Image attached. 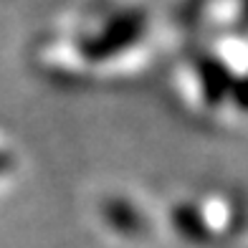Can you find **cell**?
I'll return each mask as SVG.
<instances>
[{
    "mask_svg": "<svg viewBox=\"0 0 248 248\" xmlns=\"http://www.w3.org/2000/svg\"><path fill=\"white\" fill-rule=\"evenodd\" d=\"M142 33H144V13L142 10H124V13L111 18L96 36L81 43V53L89 61L111 59V56L134 46Z\"/></svg>",
    "mask_w": 248,
    "mask_h": 248,
    "instance_id": "cell-1",
    "label": "cell"
},
{
    "mask_svg": "<svg viewBox=\"0 0 248 248\" xmlns=\"http://www.w3.org/2000/svg\"><path fill=\"white\" fill-rule=\"evenodd\" d=\"M198 78H200V89H202V96L210 107H220L225 99L231 96V89H233V74L228 71L220 59L216 56H200L198 63Z\"/></svg>",
    "mask_w": 248,
    "mask_h": 248,
    "instance_id": "cell-2",
    "label": "cell"
},
{
    "mask_svg": "<svg viewBox=\"0 0 248 248\" xmlns=\"http://www.w3.org/2000/svg\"><path fill=\"white\" fill-rule=\"evenodd\" d=\"M101 216L122 235H140L144 231V220L140 216V210L124 198H107L101 202Z\"/></svg>",
    "mask_w": 248,
    "mask_h": 248,
    "instance_id": "cell-3",
    "label": "cell"
},
{
    "mask_svg": "<svg viewBox=\"0 0 248 248\" xmlns=\"http://www.w3.org/2000/svg\"><path fill=\"white\" fill-rule=\"evenodd\" d=\"M172 223H175L177 233L185 235V238L193 241V243H202V241L210 238L208 223L195 205H177L172 210Z\"/></svg>",
    "mask_w": 248,
    "mask_h": 248,
    "instance_id": "cell-4",
    "label": "cell"
},
{
    "mask_svg": "<svg viewBox=\"0 0 248 248\" xmlns=\"http://www.w3.org/2000/svg\"><path fill=\"white\" fill-rule=\"evenodd\" d=\"M231 99L238 111H248V76L235 78L233 89H231Z\"/></svg>",
    "mask_w": 248,
    "mask_h": 248,
    "instance_id": "cell-5",
    "label": "cell"
},
{
    "mask_svg": "<svg viewBox=\"0 0 248 248\" xmlns=\"http://www.w3.org/2000/svg\"><path fill=\"white\" fill-rule=\"evenodd\" d=\"M243 20H246L243 26H248V0H243Z\"/></svg>",
    "mask_w": 248,
    "mask_h": 248,
    "instance_id": "cell-6",
    "label": "cell"
},
{
    "mask_svg": "<svg viewBox=\"0 0 248 248\" xmlns=\"http://www.w3.org/2000/svg\"><path fill=\"white\" fill-rule=\"evenodd\" d=\"M5 167H8V157H3V155H0V172H3Z\"/></svg>",
    "mask_w": 248,
    "mask_h": 248,
    "instance_id": "cell-7",
    "label": "cell"
}]
</instances>
